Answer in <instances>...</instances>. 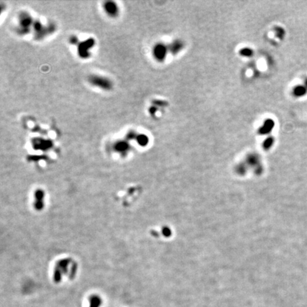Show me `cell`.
Masks as SVG:
<instances>
[{"label":"cell","mask_w":307,"mask_h":307,"mask_svg":"<svg viewBox=\"0 0 307 307\" xmlns=\"http://www.w3.org/2000/svg\"><path fill=\"white\" fill-rule=\"evenodd\" d=\"M184 48V44L183 42L180 40H176L174 42H172V44H170V46H169V51H170L172 54H178L180 51H181V49Z\"/></svg>","instance_id":"ba28073f"},{"label":"cell","mask_w":307,"mask_h":307,"mask_svg":"<svg viewBox=\"0 0 307 307\" xmlns=\"http://www.w3.org/2000/svg\"><path fill=\"white\" fill-rule=\"evenodd\" d=\"M273 141H274V139H273V138H272V137H269V138H267L265 141H264V147H265L266 148L269 147L272 144Z\"/></svg>","instance_id":"5bb4252c"},{"label":"cell","mask_w":307,"mask_h":307,"mask_svg":"<svg viewBox=\"0 0 307 307\" xmlns=\"http://www.w3.org/2000/svg\"><path fill=\"white\" fill-rule=\"evenodd\" d=\"M34 22L29 14L26 12H22L18 16V32L21 34H25L29 32L31 27L33 26Z\"/></svg>","instance_id":"7a4b0ae2"},{"label":"cell","mask_w":307,"mask_h":307,"mask_svg":"<svg viewBox=\"0 0 307 307\" xmlns=\"http://www.w3.org/2000/svg\"><path fill=\"white\" fill-rule=\"evenodd\" d=\"M115 149L118 151H126L128 149V144L125 142H118L115 144Z\"/></svg>","instance_id":"8fae6325"},{"label":"cell","mask_w":307,"mask_h":307,"mask_svg":"<svg viewBox=\"0 0 307 307\" xmlns=\"http://www.w3.org/2000/svg\"><path fill=\"white\" fill-rule=\"evenodd\" d=\"M103 9H104V11L106 13V14L112 18L117 17L119 14V7L115 2H105L103 4Z\"/></svg>","instance_id":"8992f818"},{"label":"cell","mask_w":307,"mask_h":307,"mask_svg":"<svg viewBox=\"0 0 307 307\" xmlns=\"http://www.w3.org/2000/svg\"><path fill=\"white\" fill-rule=\"evenodd\" d=\"M274 127V122L272 119H267L264 121L263 125L259 129V133L260 134H267L270 132Z\"/></svg>","instance_id":"52a82bcc"},{"label":"cell","mask_w":307,"mask_h":307,"mask_svg":"<svg viewBox=\"0 0 307 307\" xmlns=\"http://www.w3.org/2000/svg\"><path fill=\"white\" fill-rule=\"evenodd\" d=\"M136 140L137 141V143L141 146H145L149 142V138H148L147 136L142 134L137 135Z\"/></svg>","instance_id":"30bf717a"},{"label":"cell","mask_w":307,"mask_h":307,"mask_svg":"<svg viewBox=\"0 0 307 307\" xmlns=\"http://www.w3.org/2000/svg\"><path fill=\"white\" fill-rule=\"evenodd\" d=\"M33 29L35 31V36L36 39H42L46 36L48 34H52L55 29V27L54 24H49L48 26H44L42 23L36 21L34 22Z\"/></svg>","instance_id":"3957f363"},{"label":"cell","mask_w":307,"mask_h":307,"mask_svg":"<svg viewBox=\"0 0 307 307\" xmlns=\"http://www.w3.org/2000/svg\"><path fill=\"white\" fill-rule=\"evenodd\" d=\"M240 54L241 55H243V56L250 57L253 54V51L252 49H249V48H244V49L240 50Z\"/></svg>","instance_id":"4fadbf2b"},{"label":"cell","mask_w":307,"mask_h":307,"mask_svg":"<svg viewBox=\"0 0 307 307\" xmlns=\"http://www.w3.org/2000/svg\"><path fill=\"white\" fill-rule=\"evenodd\" d=\"M95 45L93 39H88L87 40L81 42L78 46V54L81 59H88L91 55L90 49H91Z\"/></svg>","instance_id":"277c9868"},{"label":"cell","mask_w":307,"mask_h":307,"mask_svg":"<svg viewBox=\"0 0 307 307\" xmlns=\"http://www.w3.org/2000/svg\"><path fill=\"white\" fill-rule=\"evenodd\" d=\"M169 51L167 46H166L164 44L159 43L155 45L153 48L152 54L153 56L154 59L158 60V61H163L166 59V54Z\"/></svg>","instance_id":"5b68a950"},{"label":"cell","mask_w":307,"mask_h":307,"mask_svg":"<svg viewBox=\"0 0 307 307\" xmlns=\"http://www.w3.org/2000/svg\"><path fill=\"white\" fill-rule=\"evenodd\" d=\"M88 82L92 86L97 87L104 91H110L112 88V83L110 79L104 76L92 75L88 78Z\"/></svg>","instance_id":"6da1fadb"},{"label":"cell","mask_w":307,"mask_h":307,"mask_svg":"<svg viewBox=\"0 0 307 307\" xmlns=\"http://www.w3.org/2000/svg\"><path fill=\"white\" fill-rule=\"evenodd\" d=\"M304 86H305V87L307 88V78L306 79L305 82H304Z\"/></svg>","instance_id":"2e32d148"},{"label":"cell","mask_w":307,"mask_h":307,"mask_svg":"<svg viewBox=\"0 0 307 307\" xmlns=\"http://www.w3.org/2000/svg\"><path fill=\"white\" fill-rule=\"evenodd\" d=\"M307 92V88L305 87V86H301V85H299V86H295L293 89V94L295 97H302L304 95H306Z\"/></svg>","instance_id":"9c48e42d"},{"label":"cell","mask_w":307,"mask_h":307,"mask_svg":"<svg viewBox=\"0 0 307 307\" xmlns=\"http://www.w3.org/2000/svg\"><path fill=\"white\" fill-rule=\"evenodd\" d=\"M101 304V300L97 296H93L91 299V306L90 307H99Z\"/></svg>","instance_id":"7c38bea8"},{"label":"cell","mask_w":307,"mask_h":307,"mask_svg":"<svg viewBox=\"0 0 307 307\" xmlns=\"http://www.w3.org/2000/svg\"><path fill=\"white\" fill-rule=\"evenodd\" d=\"M69 41L70 42V44H76L77 43H78V38H77V37L75 36H72L70 38Z\"/></svg>","instance_id":"9a60e30c"}]
</instances>
